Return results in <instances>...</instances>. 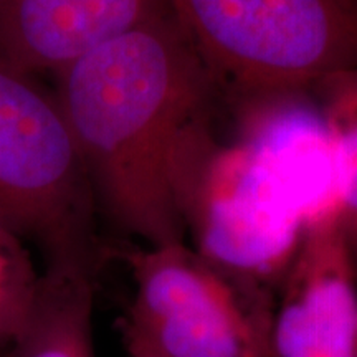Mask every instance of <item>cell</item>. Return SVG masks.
I'll return each mask as SVG.
<instances>
[{"mask_svg":"<svg viewBox=\"0 0 357 357\" xmlns=\"http://www.w3.org/2000/svg\"><path fill=\"white\" fill-rule=\"evenodd\" d=\"M55 75L102 211L147 247L185 242L174 176L220 86L174 13L162 6Z\"/></svg>","mask_w":357,"mask_h":357,"instance_id":"cell-1","label":"cell"},{"mask_svg":"<svg viewBox=\"0 0 357 357\" xmlns=\"http://www.w3.org/2000/svg\"><path fill=\"white\" fill-rule=\"evenodd\" d=\"M174 195L199 255L276 293L306 225L284 187L247 144L220 142L205 119L178 155Z\"/></svg>","mask_w":357,"mask_h":357,"instance_id":"cell-2","label":"cell"},{"mask_svg":"<svg viewBox=\"0 0 357 357\" xmlns=\"http://www.w3.org/2000/svg\"><path fill=\"white\" fill-rule=\"evenodd\" d=\"M227 96L311 88L357 66L346 0H162Z\"/></svg>","mask_w":357,"mask_h":357,"instance_id":"cell-3","label":"cell"},{"mask_svg":"<svg viewBox=\"0 0 357 357\" xmlns=\"http://www.w3.org/2000/svg\"><path fill=\"white\" fill-rule=\"evenodd\" d=\"M134 296L123 324L132 357H268L275 291L222 270L187 242L126 255Z\"/></svg>","mask_w":357,"mask_h":357,"instance_id":"cell-4","label":"cell"},{"mask_svg":"<svg viewBox=\"0 0 357 357\" xmlns=\"http://www.w3.org/2000/svg\"><path fill=\"white\" fill-rule=\"evenodd\" d=\"M95 205L56 93L0 58V222L48 260L96 257Z\"/></svg>","mask_w":357,"mask_h":357,"instance_id":"cell-5","label":"cell"},{"mask_svg":"<svg viewBox=\"0 0 357 357\" xmlns=\"http://www.w3.org/2000/svg\"><path fill=\"white\" fill-rule=\"evenodd\" d=\"M268 357H357V257L341 218L303 235L276 289Z\"/></svg>","mask_w":357,"mask_h":357,"instance_id":"cell-6","label":"cell"},{"mask_svg":"<svg viewBox=\"0 0 357 357\" xmlns=\"http://www.w3.org/2000/svg\"><path fill=\"white\" fill-rule=\"evenodd\" d=\"M229 100L235 106L236 139L273 172L300 211L306 230L341 218V164L311 89H270Z\"/></svg>","mask_w":357,"mask_h":357,"instance_id":"cell-7","label":"cell"},{"mask_svg":"<svg viewBox=\"0 0 357 357\" xmlns=\"http://www.w3.org/2000/svg\"><path fill=\"white\" fill-rule=\"evenodd\" d=\"M162 6V0H0V58L26 73H58Z\"/></svg>","mask_w":357,"mask_h":357,"instance_id":"cell-8","label":"cell"},{"mask_svg":"<svg viewBox=\"0 0 357 357\" xmlns=\"http://www.w3.org/2000/svg\"><path fill=\"white\" fill-rule=\"evenodd\" d=\"M96 257L48 260L26 323L3 357H96Z\"/></svg>","mask_w":357,"mask_h":357,"instance_id":"cell-9","label":"cell"},{"mask_svg":"<svg viewBox=\"0 0 357 357\" xmlns=\"http://www.w3.org/2000/svg\"><path fill=\"white\" fill-rule=\"evenodd\" d=\"M310 89L337 151L342 174L341 225L357 257V66L333 71Z\"/></svg>","mask_w":357,"mask_h":357,"instance_id":"cell-10","label":"cell"},{"mask_svg":"<svg viewBox=\"0 0 357 357\" xmlns=\"http://www.w3.org/2000/svg\"><path fill=\"white\" fill-rule=\"evenodd\" d=\"M38 280L22 236L0 222V357L10 351L24 329Z\"/></svg>","mask_w":357,"mask_h":357,"instance_id":"cell-11","label":"cell"},{"mask_svg":"<svg viewBox=\"0 0 357 357\" xmlns=\"http://www.w3.org/2000/svg\"><path fill=\"white\" fill-rule=\"evenodd\" d=\"M347 3H349L351 7H354V8H357V0H346Z\"/></svg>","mask_w":357,"mask_h":357,"instance_id":"cell-12","label":"cell"},{"mask_svg":"<svg viewBox=\"0 0 357 357\" xmlns=\"http://www.w3.org/2000/svg\"><path fill=\"white\" fill-rule=\"evenodd\" d=\"M128 357H132V356H128Z\"/></svg>","mask_w":357,"mask_h":357,"instance_id":"cell-13","label":"cell"}]
</instances>
